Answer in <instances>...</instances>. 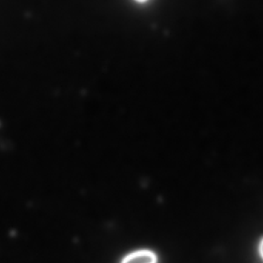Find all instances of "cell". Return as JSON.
Here are the masks:
<instances>
[{
    "label": "cell",
    "instance_id": "1",
    "mask_svg": "<svg viewBox=\"0 0 263 263\" xmlns=\"http://www.w3.org/2000/svg\"><path fill=\"white\" fill-rule=\"evenodd\" d=\"M122 263H156V256L152 252L143 250L132 253Z\"/></svg>",
    "mask_w": 263,
    "mask_h": 263
},
{
    "label": "cell",
    "instance_id": "2",
    "mask_svg": "<svg viewBox=\"0 0 263 263\" xmlns=\"http://www.w3.org/2000/svg\"><path fill=\"white\" fill-rule=\"evenodd\" d=\"M259 250H260L261 255H262L263 257V240L262 241V242H261L260 247H259Z\"/></svg>",
    "mask_w": 263,
    "mask_h": 263
},
{
    "label": "cell",
    "instance_id": "3",
    "mask_svg": "<svg viewBox=\"0 0 263 263\" xmlns=\"http://www.w3.org/2000/svg\"><path fill=\"white\" fill-rule=\"evenodd\" d=\"M136 1L139 2V3H143V2H145L146 0H136Z\"/></svg>",
    "mask_w": 263,
    "mask_h": 263
}]
</instances>
